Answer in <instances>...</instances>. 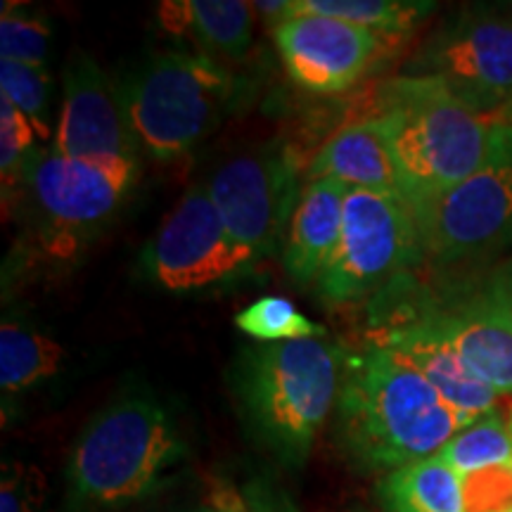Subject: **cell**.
I'll return each instance as SVG.
<instances>
[{"label":"cell","mask_w":512,"mask_h":512,"mask_svg":"<svg viewBox=\"0 0 512 512\" xmlns=\"http://www.w3.org/2000/svg\"><path fill=\"white\" fill-rule=\"evenodd\" d=\"M335 411L344 451L368 470L387 472L439 456L477 420L451 406L406 358L373 339L342 351Z\"/></svg>","instance_id":"1"},{"label":"cell","mask_w":512,"mask_h":512,"mask_svg":"<svg viewBox=\"0 0 512 512\" xmlns=\"http://www.w3.org/2000/svg\"><path fill=\"white\" fill-rule=\"evenodd\" d=\"M138 178V169H112L38 147L15 183L3 190L19 216L12 273L69 266L107 228ZM8 259V261H10Z\"/></svg>","instance_id":"2"},{"label":"cell","mask_w":512,"mask_h":512,"mask_svg":"<svg viewBox=\"0 0 512 512\" xmlns=\"http://www.w3.org/2000/svg\"><path fill=\"white\" fill-rule=\"evenodd\" d=\"M188 456L166 406L150 392L121 394L83 427L67 463L69 512H114L150 496Z\"/></svg>","instance_id":"3"},{"label":"cell","mask_w":512,"mask_h":512,"mask_svg":"<svg viewBox=\"0 0 512 512\" xmlns=\"http://www.w3.org/2000/svg\"><path fill=\"white\" fill-rule=\"evenodd\" d=\"M342 349L320 337L247 349L235 392L256 437L290 465H302L337 403Z\"/></svg>","instance_id":"4"},{"label":"cell","mask_w":512,"mask_h":512,"mask_svg":"<svg viewBox=\"0 0 512 512\" xmlns=\"http://www.w3.org/2000/svg\"><path fill=\"white\" fill-rule=\"evenodd\" d=\"M375 114L387 124L401 192L411 204L432 200L475 174L496 126L439 81L420 76L389 81Z\"/></svg>","instance_id":"5"},{"label":"cell","mask_w":512,"mask_h":512,"mask_svg":"<svg viewBox=\"0 0 512 512\" xmlns=\"http://www.w3.org/2000/svg\"><path fill=\"white\" fill-rule=\"evenodd\" d=\"M138 145L150 157H183L233 110L240 81L226 64L190 50L152 55L119 86Z\"/></svg>","instance_id":"6"},{"label":"cell","mask_w":512,"mask_h":512,"mask_svg":"<svg viewBox=\"0 0 512 512\" xmlns=\"http://www.w3.org/2000/svg\"><path fill=\"white\" fill-rule=\"evenodd\" d=\"M411 207L422 256L434 266H472L503 252L512 242V126H494L475 174Z\"/></svg>","instance_id":"7"},{"label":"cell","mask_w":512,"mask_h":512,"mask_svg":"<svg viewBox=\"0 0 512 512\" xmlns=\"http://www.w3.org/2000/svg\"><path fill=\"white\" fill-rule=\"evenodd\" d=\"M425 259L411 202L401 192L349 190L342 233L318 292L332 306L354 304Z\"/></svg>","instance_id":"8"},{"label":"cell","mask_w":512,"mask_h":512,"mask_svg":"<svg viewBox=\"0 0 512 512\" xmlns=\"http://www.w3.org/2000/svg\"><path fill=\"white\" fill-rule=\"evenodd\" d=\"M256 264L259 259L230 235L207 185H192L140 252L145 278L178 294L233 285Z\"/></svg>","instance_id":"9"},{"label":"cell","mask_w":512,"mask_h":512,"mask_svg":"<svg viewBox=\"0 0 512 512\" xmlns=\"http://www.w3.org/2000/svg\"><path fill=\"white\" fill-rule=\"evenodd\" d=\"M403 76L439 81L472 112L496 121L512 100V10L467 12L444 24Z\"/></svg>","instance_id":"10"},{"label":"cell","mask_w":512,"mask_h":512,"mask_svg":"<svg viewBox=\"0 0 512 512\" xmlns=\"http://www.w3.org/2000/svg\"><path fill=\"white\" fill-rule=\"evenodd\" d=\"M302 169L294 147L271 143L228 159L209 178L211 202L230 235L259 261L283 252L304 190Z\"/></svg>","instance_id":"11"},{"label":"cell","mask_w":512,"mask_h":512,"mask_svg":"<svg viewBox=\"0 0 512 512\" xmlns=\"http://www.w3.org/2000/svg\"><path fill=\"white\" fill-rule=\"evenodd\" d=\"M138 147L119 86L91 55L76 50L64 69V98L53 150L79 162L138 169Z\"/></svg>","instance_id":"12"},{"label":"cell","mask_w":512,"mask_h":512,"mask_svg":"<svg viewBox=\"0 0 512 512\" xmlns=\"http://www.w3.org/2000/svg\"><path fill=\"white\" fill-rule=\"evenodd\" d=\"M285 72L299 88L318 95L349 91L370 72L387 38L323 15H287L273 29Z\"/></svg>","instance_id":"13"},{"label":"cell","mask_w":512,"mask_h":512,"mask_svg":"<svg viewBox=\"0 0 512 512\" xmlns=\"http://www.w3.org/2000/svg\"><path fill=\"white\" fill-rule=\"evenodd\" d=\"M420 318L456 351L472 375L498 394H512V297L496 271L465 302Z\"/></svg>","instance_id":"14"},{"label":"cell","mask_w":512,"mask_h":512,"mask_svg":"<svg viewBox=\"0 0 512 512\" xmlns=\"http://www.w3.org/2000/svg\"><path fill=\"white\" fill-rule=\"evenodd\" d=\"M370 339L394 349L420 370L444 399L470 418L494 413L498 392L472 375L460 356L434 332L422 318L399 320L389 328L377 330Z\"/></svg>","instance_id":"15"},{"label":"cell","mask_w":512,"mask_h":512,"mask_svg":"<svg viewBox=\"0 0 512 512\" xmlns=\"http://www.w3.org/2000/svg\"><path fill=\"white\" fill-rule=\"evenodd\" d=\"M320 178L344 183L349 190L401 192L392 138L380 114L342 126L320 147L306 164V181Z\"/></svg>","instance_id":"16"},{"label":"cell","mask_w":512,"mask_h":512,"mask_svg":"<svg viewBox=\"0 0 512 512\" xmlns=\"http://www.w3.org/2000/svg\"><path fill=\"white\" fill-rule=\"evenodd\" d=\"M347 195V185L330 178L304 183L280 252L285 271L294 283L309 285L323 273L342 233Z\"/></svg>","instance_id":"17"},{"label":"cell","mask_w":512,"mask_h":512,"mask_svg":"<svg viewBox=\"0 0 512 512\" xmlns=\"http://www.w3.org/2000/svg\"><path fill=\"white\" fill-rule=\"evenodd\" d=\"M157 19L164 34L190 41L221 64L245 60L252 46L254 10L242 0H164Z\"/></svg>","instance_id":"18"},{"label":"cell","mask_w":512,"mask_h":512,"mask_svg":"<svg viewBox=\"0 0 512 512\" xmlns=\"http://www.w3.org/2000/svg\"><path fill=\"white\" fill-rule=\"evenodd\" d=\"M377 491L387 512H467L463 477L441 456L387 472Z\"/></svg>","instance_id":"19"},{"label":"cell","mask_w":512,"mask_h":512,"mask_svg":"<svg viewBox=\"0 0 512 512\" xmlns=\"http://www.w3.org/2000/svg\"><path fill=\"white\" fill-rule=\"evenodd\" d=\"M64 349L36 328L5 318L0 325V389L15 396L60 373Z\"/></svg>","instance_id":"20"},{"label":"cell","mask_w":512,"mask_h":512,"mask_svg":"<svg viewBox=\"0 0 512 512\" xmlns=\"http://www.w3.org/2000/svg\"><path fill=\"white\" fill-rule=\"evenodd\" d=\"M432 8V3L413 0H290V15L304 12L332 17L373 31L387 41L406 36Z\"/></svg>","instance_id":"21"},{"label":"cell","mask_w":512,"mask_h":512,"mask_svg":"<svg viewBox=\"0 0 512 512\" xmlns=\"http://www.w3.org/2000/svg\"><path fill=\"white\" fill-rule=\"evenodd\" d=\"M460 477L512 463L510 425L496 411L460 430L439 453Z\"/></svg>","instance_id":"22"},{"label":"cell","mask_w":512,"mask_h":512,"mask_svg":"<svg viewBox=\"0 0 512 512\" xmlns=\"http://www.w3.org/2000/svg\"><path fill=\"white\" fill-rule=\"evenodd\" d=\"M238 330L245 332L256 342L278 344V342H294V339H313L323 337V325L313 323L292 302L283 297H264L256 299L247 309H242L235 316Z\"/></svg>","instance_id":"23"},{"label":"cell","mask_w":512,"mask_h":512,"mask_svg":"<svg viewBox=\"0 0 512 512\" xmlns=\"http://www.w3.org/2000/svg\"><path fill=\"white\" fill-rule=\"evenodd\" d=\"M0 95L8 98L31 121L41 145L48 143L53 136L48 119L53 79H50L48 67L0 60Z\"/></svg>","instance_id":"24"},{"label":"cell","mask_w":512,"mask_h":512,"mask_svg":"<svg viewBox=\"0 0 512 512\" xmlns=\"http://www.w3.org/2000/svg\"><path fill=\"white\" fill-rule=\"evenodd\" d=\"M53 29L41 15L3 3L0 15V60L46 67Z\"/></svg>","instance_id":"25"},{"label":"cell","mask_w":512,"mask_h":512,"mask_svg":"<svg viewBox=\"0 0 512 512\" xmlns=\"http://www.w3.org/2000/svg\"><path fill=\"white\" fill-rule=\"evenodd\" d=\"M41 147L36 128L8 98L0 95V178L3 190L17 181L31 155Z\"/></svg>","instance_id":"26"},{"label":"cell","mask_w":512,"mask_h":512,"mask_svg":"<svg viewBox=\"0 0 512 512\" xmlns=\"http://www.w3.org/2000/svg\"><path fill=\"white\" fill-rule=\"evenodd\" d=\"M0 512H48V482L36 465L19 460L3 465Z\"/></svg>","instance_id":"27"},{"label":"cell","mask_w":512,"mask_h":512,"mask_svg":"<svg viewBox=\"0 0 512 512\" xmlns=\"http://www.w3.org/2000/svg\"><path fill=\"white\" fill-rule=\"evenodd\" d=\"M467 512H512V463L463 477Z\"/></svg>","instance_id":"28"},{"label":"cell","mask_w":512,"mask_h":512,"mask_svg":"<svg viewBox=\"0 0 512 512\" xmlns=\"http://www.w3.org/2000/svg\"><path fill=\"white\" fill-rule=\"evenodd\" d=\"M214 512H245V505H242L233 494H221L219 498H216Z\"/></svg>","instance_id":"29"},{"label":"cell","mask_w":512,"mask_h":512,"mask_svg":"<svg viewBox=\"0 0 512 512\" xmlns=\"http://www.w3.org/2000/svg\"><path fill=\"white\" fill-rule=\"evenodd\" d=\"M496 275L503 280V285L508 287V292L512 297V264H510V261H503V264L496 268Z\"/></svg>","instance_id":"30"},{"label":"cell","mask_w":512,"mask_h":512,"mask_svg":"<svg viewBox=\"0 0 512 512\" xmlns=\"http://www.w3.org/2000/svg\"><path fill=\"white\" fill-rule=\"evenodd\" d=\"M496 124H508V126H512V100L508 102V105L503 107V112L498 114Z\"/></svg>","instance_id":"31"},{"label":"cell","mask_w":512,"mask_h":512,"mask_svg":"<svg viewBox=\"0 0 512 512\" xmlns=\"http://www.w3.org/2000/svg\"><path fill=\"white\" fill-rule=\"evenodd\" d=\"M508 425H510V434H512V413H510V420H508Z\"/></svg>","instance_id":"32"},{"label":"cell","mask_w":512,"mask_h":512,"mask_svg":"<svg viewBox=\"0 0 512 512\" xmlns=\"http://www.w3.org/2000/svg\"><path fill=\"white\" fill-rule=\"evenodd\" d=\"M200 512H214V510H200Z\"/></svg>","instance_id":"33"},{"label":"cell","mask_w":512,"mask_h":512,"mask_svg":"<svg viewBox=\"0 0 512 512\" xmlns=\"http://www.w3.org/2000/svg\"><path fill=\"white\" fill-rule=\"evenodd\" d=\"M508 8H510V10H512V5H508Z\"/></svg>","instance_id":"34"},{"label":"cell","mask_w":512,"mask_h":512,"mask_svg":"<svg viewBox=\"0 0 512 512\" xmlns=\"http://www.w3.org/2000/svg\"><path fill=\"white\" fill-rule=\"evenodd\" d=\"M508 261H510V264H512V259H508Z\"/></svg>","instance_id":"35"}]
</instances>
